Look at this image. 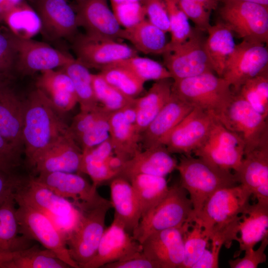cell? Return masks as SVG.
Returning a JSON list of instances; mask_svg holds the SVG:
<instances>
[{
	"label": "cell",
	"mask_w": 268,
	"mask_h": 268,
	"mask_svg": "<svg viewBox=\"0 0 268 268\" xmlns=\"http://www.w3.org/2000/svg\"><path fill=\"white\" fill-rule=\"evenodd\" d=\"M251 197V192L240 184L220 189L207 200L194 222L201 225L210 240H219L229 248L238 238L242 214Z\"/></svg>",
	"instance_id": "6da1fadb"
},
{
	"label": "cell",
	"mask_w": 268,
	"mask_h": 268,
	"mask_svg": "<svg viewBox=\"0 0 268 268\" xmlns=\"http://www.w3.org/2000/svg\"><path fill=\"white\" fill-rule=\"evenodd\" d=\"M59 113L47 96L37 88L24 101L22 140L30 166L43 150L69 134V126Z\"/></svg>",
	"instance_id": "7a4b0ae2"
},
{
	"label": "cell",
	"mask_w": 268,
	"mask_h": 268,
	"mask_svg": "<svg viewBox=\"0 0 268 268\" xmlns=\"http://www.w3.org/2000/svg\"><path fill=\"white\" fill-rule=\"evenodd\" d=\"M176 169L180 174V185L187 192L192 203L193 222L215 192L238 183L232 171L214 166L192 155H182Z\"/></svg>",
	"instance_id": "3957f363"
},
{
	"label": "cell",
	"mask_w": 268,
	"mask_h": 268,
	"mask_svg": "<svg viewBox=\"0 0 268 268\" xmlns=\"http://www.w3.org/2000/svg\"><path fill=\"white\" fill-rule=\"evenodd\" d=\"M74 204L80 210L81 216L66 243L71 258L82 268L96 253L105 229L106 216L112 204L102 197L92 202Z\"/></svg>",
	"instance_id": "277c9868"
},
{
	"label": "cell",
	"mask_w": 268,
	"mask_h": 268,
	"mask_svg": "<svg viewBox=\"0 0 268 268\" xmlns=\"http://www.w3.org/2000/svg\"><path fill=\"white\" fill-rule=\"evenodd\" d=\"M14 196L15 201L24 202L47 215L65 240L80 219V210L73 202L57 195L33 176L25 178Z\"/></svg>",
	"instance_id": "5b68a950"
},
{
	"label": "cell",
	"mask_w": 268,
	"mask_h": 268,
	"mask_svg": "<svg viewBox=\"0 0 268 268\" xmlns=\"http://www.w3.org/2000/svg\"><path fill=\"white\" fill-rule=\"evenodd\" d=\"M172 92L194 107L210 113L216 118L234 95L228 81L214 72L173 80Z\"/></svg>",
	"instance_id": "8992f818"
},
{
	"label": "cell",
	"mask_w": 268,
	"mask_h": 268,
	"mask_svg": "<svg viewBox=\"0 0 268 268\" xmlns=\"http://www.w3.org/2000/svg\"><path fill=\"white\" fill-rule=\"evenodd\" d=\"M187 192L180 185L169 187L166 196L141 217L132 235L141 243L149 235L194 222L193 205Z\"/></svg>",
	"instance_id": "52a82bcc"
},
{
	"label": "cell",
	"mask_w": 268,
	"mask_h": 268,
	"mask_svg": "<svg viewBox=\"0 0 268 268\" xmlns=\"http://www.w3.org/2000/svg\"><path fill=\"white\" fill-rule=\"evenodd\" d=\"M220 20L244 41L267 44L268 7L241 0H220Z\"/></svg>",
	"instance_id": "ba28073f"
},
{
	"label": "cell",
	"mask_w": 268,
	"mask_h": 268,
	"mask_svg": "<svg viewBox=\"0 0 268 268\" xmlns=\"http://www.w3.org/2000/svg\"><path fill=\"white\" fill-rule=\"evenodd\" d=\"M19 233L51 250L70 268H79L71 258L65 239L52 220L40 210L16 201Z\"/></svg>",
	"instance_id": "9c48e42d"
},
{
	"label": "cell",
	"mask_w": 268,
	"mask_h": 268,
	"mask_svg": "<svg viewBox=\"0 0 268 268\" xmlns=\"http://www.w3.org/2000/svg\"><path fill=\"white\" fill-rule=\"evenodd\" d=\"M216 119L242 139L245 153L268 142V119L236 93L234 92L231 102Z\"/></svg>",
	"instance_id": "30bf717a"
},
{
	"label": "cell",
	"mask_w": 268,
	"mask_h": 268,
	"mask_svg": "<svg viewBox=\"0 0 268 268\" xmlns=\"http://www.w3.org/2000/svg\"><path fill=\"white\" fill-rule=\"evenodd\" d=\"M203 32L195 28L184 43L164 53L165 67L173 80L214 72L205 48Z\"/></svg>",
	"instance_id": "8fae6325"
},
{
	"label": "cell",
	"mask_w": 268,
	"mask_h": 268,
	"mask_svg": "<svg viewBox=\"0 0 268 268\" xmlns=\"http://www.w3.org/2000/svg\"><path fill=\"white\" fill-rule=\"evenodd\" d=\"M245 149L242 139L217 120L204 141L193 154L214 166L236 172L242 163Z\"/></svg>",
	"instance_id": "7c38bea8"
},
{
	"label": "cell",
	"mask_w": 268,
	"mask_h": 268,
	"mask_svg": "<svg viewBox=\"0 0 268 268\" xmlns=\"http://www.w3.org/2000/svg\"><path fill=\"white\" fill-rule=\"evenodd\" d=\"M268 51L265 44L242 40L236 44L222 77L236 92L249 79L268 72Z\"/></svg>",
	"instance_id": "4fadbf2b"
},
{
	"label": "cell",
	"mask_w": 268,
	"mask_h": 268,
	"mask_svg": "<svg viewBox=\"0 0 268 268\" xmlns=\"http://www.w3.org/2000/svg\"><path fill=\"white\" fill-rule=\"evenodd\" d=\"M76 59L87 68L100 70L137 55V51L118 40L78 36L73 44Z\"/></svg>",
	"instance_id": "5bb4252c"
},
{
	"label": "cell",
	"mask_w": 268,
	"mask_h": 268,
	"mask_svg": "<svg viewBox=\"0 0 268 268\" xmlns=\"http://www.w3.org/2000/svg\"><path fill=\"white\" fill-rule=\"evenodd\" d=\"M217 120L213 114L195 107L168 134L163 145L172 154L192 155Z\"/></svg>",
	"instance_id": "9a60e30c"
},
{
	"label": "cell",
	"mask_w": 268,
	"mask_h": 268,
	"mask_svg": "<svg viewBox=\"0 0 268 268\" xmlns=\"http://www.w3.org/2000/svg\"><path fill=\"white\" fill-rule=\"evenodd\" d=\"M191 223L150 234L140 243L142 252L158 268H181L184 234Z\"/></svg>",
	"instance_id": "2e32d148"
},
{
	"label": "cell",
	"mask_w": 268,
	"mask_h": 268,
	"mask_svg": "<svg viewBox=\"0 0 268 268\" xmlns=\"http://www.w3.org/2000/svg\"><path fill=\"white\" fill-rule=\"evenodd\" d=\"M140 251L141 244L127 231L122 222L114 216L111 225L104 230L95 256L82 268H103Z\"/></svg>",
	"instance_id": "e0dca14e"
},
{
	"label": "cell",
	"mask_w": 268,
	"mask_h": 268,
	"mask_svg": "<svg viewBox=\"0 0 268 268\" xmlns=\"http://www.w3.org/2000/svg\"><path fill=\"white\" fill-rule=\"evenodd\" d=\"M74 58L49 45L17 38L16 66L22 73L31 74L62 67Z\"/></svg>",
	"instance_id": "ac0fdd59"
},
{
	"label": "cell",
	"mask_w": 268,
	"mask_h": 268,
	"mask_svg": "<svg viewBox=\"0 0 268 268\" xmlns=\"http://www.w3.org/2000/svg\"><path fill=\"white\" fill-rule=\"evenodd\" d=\"M77 3L78 26L85 30L86 34L119 41L122 28L109 8L107 0H81Z\"/></svg>",
	"instance_id": "d6986e66"
},
{
	"label": "cell",
	"mask_w": 268,
	"mask_h": 268,
	"mask_svg": "<svg viewBox=\"0 0 268 268\" xmlns=\"http://www.w3.org/2000/svg\"><path fill=\"white\" fill-rule=\"evenodd\" d=\"M194 108L172 92L169 100L140 134L141 149L163 145L168 134Z\"/></svg>",
	"instance_id": "ffe728a7"
},
{
	"label": "cell",
	"mask_w": 268,
	"mask_h": 268,
	"mask_svg": "<svg viewBox=\"0 0 268 268\" xmlns=\"http://www.w3.org/2000/svg\"><path fill=\"white\" fill-rule=\"evenodd\" d=\"M109 138L114 154L124 163L141 150L134 103L111 113Z\"/></svg>",
	"instance_id": "44dd1931"
},
{
	"label": "cell",
	"mask_w": 268,
	"mask_h": 268,
	"mask_svg": "<svg viewBox=\"0 0 268 268\" xmlns=\"http://www.w3.org/2000/svg\"><path fill=\"white\" fill-rule=\"evenodd\" d=\"M82 151L70 134L43 150L31 167L37 173L65 172L79 173Z\"/></svg>",
	"instance_id": "7402d4cb"
},
{
	"label": "cell",
	"mask_w": 268,
	"mask_h": 268,
	"mask_svg": "<svg viewBox=\"0 0 268 268\" xmlns=\"http://www.w3.org/2000/svg\"><path fill=\"white\" fill-rule=\"evenodd\" d=\"M234 173L238 183L247 188L257 202L268 203V142L245 153Z\"/></svg>",
	"instance_id": "603a6c76"
},
{
	"label": "cell",
	"mask_w": 268,
	"mask_h": 268,
	"mask_svg": "<svg viewBox=\"0 0 268 268\" xmlns=\"http://www.w3.org/2000/svg\"><path fill=\"white\" fill-rule=\"evenodd\" d=\"M111 113L99 104L80 110L69 126L70 135L82 151L93 147L109 137V117Z\"/></svg>",
	"instance_id": "cb8c5ba5"
},
{
	"label": "cell",
	"mask_w": 268,
	"mask_h": 268,
	"mask_svg": "<svg viewBox=\"0 0 268 268\" xmlns=\"http://www.w3.org/2000/svg\"><path fill=\"white\" fill-rule=\"evenodd\" d=\"M177 160L164 145L141 149L123 163L117 176L129 181L138 174L166 176L176 169Z\"/></svg>",
	"instance_id": "d4e9b609"
},
{
	"label": "cell",
	"mask_w": 268,
	"mask_h": 268,
	"mask_svg": "<svg viewBox=\"0 0 268 268\" xmlns=\"http://www.w3.org/2000/svg\"><path fill=\"white\" fill-rule=\"evenodd\" d=\"M35 179L57 195L73 202H92L101 197L97 188L77 173L53 172L40 173Z\"/></svg>",
	"instance_id": "484cf974"
},
{
	"label": "cell",
	"mask_w": 268,
	"mask_h": 268,
	"mask_svg": "<svg viewBox=\"0 0 268 268\" xmlns=\"http://www.w3.org/2000/svg\"><path fill=\"white\" fill-rule=\"evenodd\" d=\"M42 30L53 38H70L78 27L76 13L67 0H37Z\"/></svg>",
	"instance_id": "4316f807"
},
{
	"label": "cell",
	"mask_w": 268,
	"mask_h": 268,
	"mask_svg": "<svg viewBox=\"0 0 268 268\" xmlns=\"http://www.w3.org/2000/svg\"><path fill=\"white\" fill-rule=\"evenodd\" d=\"M24 113V101L10 87L0 92V134L23 152Z\"/></svg>",
	"instance_id": "83f0119b"
},
{
	"label": "cell",
	"mask_w": 268,
	"mask_h": 268,
	"mask_svg": "<svg viewBox=\"0 0 268 268\" xmlns=\"http://www.w3.org/2000/svg\"><path fill=\"white\" fill-rule=\"evenodd\" d=\"M110 189L115 217L124 224L129 233L138 226L141 215L139 205L131 183L117 176L110 180Z\"/></svg>",
	"instance_id": "f1b7e54d"
},
{
	"label": "cell",
	"mask_w": 268,
	"mask_h": 268,
	"mask_svg": "<svg viewBox=\"0 0 268 268\" xmlns=\"http://www.w3.org/2000/svg\"><path fill=\"white\" fill-rule=\"evenodd\" d=\"M41 72L36 82L37 88L47 96L59 113L71 110L78 102L70 77L62 69Z\"/></svg>",
	"instance_id": "f546056e"
},
{
	"label": "cell",
	"mask_w": 268,
	"mask_h": 268,
	"mask_svg": "<svg viewBox=\"0 0 268 268\" xmlns=\"http://www.w3.org/2000/svg\"><path fill=\"white\" fill-rule=\"evenodd\" d=\"M242 216L239 225L240 236L236 240L239 249L234 254V258L242 252L254 248L257 243L268 237V203L257 201L250 204Z\"/></svg>",
	"instance_id": "4dcf8cb0"
},
{
	"label": "cell",
	"mask_w": 268,
	"mask_h": 268,
	"mask_svg": "<svg viewBox=\"0 0 268 268\" xmlns=\"http://www.w3.org/2000/svg\"><path fill=\"white\" fill-rule=\"evenodd\" d=\"M171 78L156 81L147 93L135 98L134 107L136 128L142 133L170 99L172 83Z\"/></svg>",
	"instance_id": "1f68e13d"
},
{
	"label": "cell",
	"mask_w": 268,
	"mask_h": 268,
	"mask_svg": "<svg viewBox=\"0 0 268 268\" xmlns=\"http://www.w3.org/2000/svg\"><path fill=\"white\" fill-rule=\"evenodd\" d=\"M67 264L51 250L37 245L0 253V268H67Z\"/></svg>",
	"instance_id": "d6a6232c"
},
{
	"label": "cell",
	"mask_w": 268,
	"mask_h": 268,
	"mask_svg": "<svg viewBox=\"0 0 268 268\" xmlns=\"http://www.w3.org/2000/svg\"><path fill=\"white\" fill-rule=\"evenodd\" d=\"M14 193L0 205V253L15 251L33 245L31 240L20 234Z\"/></svg>",
	"instance_id": "836d02e7"
},
{
	"label": "cell",
	"mask_w": 268,
	"mask_h": 268,
	"mask_svg": "<svg viewBox=\"0 0 268 268\" xmlns=\"http://www.w3.org/2000/svg\"><path fill=\"white\" fill-rule=\"evenodd\" d=\"M207 33L205 48L213 71L222 77L226 63L234 51L236 44L232 31L219 20L211 25Z\"/></svg>",
	"instance_id": "e575fe53"
},
{
	"label": "cell",
	"mask_w": 268,
	"mask_h": 268,
	"mask_svg": "<svg viewBox=\"0 0 268 268\" xmlns=\"http://www.w3.org/2000/svg\"><path fill=\"white\" fill-rule=\"evenodd\" d=\"M165 33L145 19L132 27L122 29L120 39L130 42L137 52L163 55L168 44Z\"/></svg>",
	"instance_id": "d590c367"
},
{
	"label": "cell",
	"mask_w": 268,
	"mask_h": 268,
	"mask_svg": "<svg viewBox=\"0 0 268 268\" xmlns=\"http://www.w3.org/2000/svg\"><path fill=\"white\" fill-rule=\"evenodd\" d=\"M129 182L136 198L141 217L162 200L169 189L164 177L138 174L132 177Z\"/></svg>",
	"instance_id": "8d00e7d4"
},
{
	"label": "cell",
	"mask_w": 268,
	"mask_h": 268,
	"mask_svg": "<svg viewBox=\"0 0 268 268\" xmlns=\"http://www.w3.org/2000/svg\"><path fill=\"white\" fill-rule=\"evenodd\" d=\"M7 28L16 38L31 39L42 30L38 12L25 0L8 11L4 16Z\"/></svg>",
	"instance_id": "74e56055"
},
{
	"label": "cell",
	"mask_w": 268,
	"mask_h": 268,
	"mask_svg": "<svg viewBox=\"0 0 268 268\" xmlns=\"http://www.w3.org/2000/svg\"><path fill=\"white\" fill-rule=\"evenodd\" d=\"M61 68L72 81L80 110H86L99 105L93 88L92 73L88 68L75 58Z\"/></svg>",
	"instance_id": "f35d334b"
},
{
	"label": "cell",
	"mask_w": 268,
	"mask_h": 268,
	"mask_svg": "<svg viewBox=\"0 0 268 268\" xmlns=\"http://www.w3.org/2000/svg\"><path fill=\"white\" fill-rule=\"evenodd\" d=\"M99 73L107 83L129 97L135 98L143 90L144 82L119 64L106 67Z\"/></svg>",
	"instance_id": "ab89813d"
},
{
	"label": "cell",
	"mask_w": 268,
	"mask_h": 268,
	"mask_svg": "<svg viewBox=\"0 0 268 268\" xmlns=\"http://www.w3.org/2000/svg\"><path fill=\"white\" fill-rule=\"evenodd\" d=\"M92 85L98 104L110 113L133 105L135 98L129 97L107 83L98 73L92 74Z\"/></svg>",
	"instance_id": "60d3db41"
},
{
	"label": "cell",
	"mask_w": 268,
	"mask_h": 268,
	"mask_svg": "<svg viewBox=\"0 0 268 268\" xmlns=\"http://www.w3.org/2000/svg\"><path fill=\"white\" fill-rule=\"evenodd\" d=\"M236 93L265 118H268V74L259 75L243 84Z\"/></svg>",
	"instance_id": "b9f144b4"
},
{
	"label": "cell",
	"mask_w": 268,
	"mask_h": 268,
	"mask_svg": "<svg viewBox=\"0 0 268 268\" xmlns=\"http://www.w3.org/2000/svg\"><path fill=\"white\" fill-rule=\"evenodd\" d=\"M208 235L201 225L194 221L190 224L184 234V258L181 268H192L207 248Z\"/></svg>",
	"instance_id": "7bdbcfd3"
},
{
	"label": "cell",
	"mask_w": 268,
	"mask_h": 268,
	"mask_svg": "<svg viewBox=\"0 0 268 268\" xmlns=\"http://www.w3.org/2000/svg\"><path fill=\"white\" fill-rule=\"evenodd\" d=\"M170 23L171 40L168 42L165 52L185 42L191 35L193 28L189 19L174 0H164Z\"/></svg>",
	"instance_id": "ee69618b"
},
{
	"label": "cell",
	"mask_w": 268,
	"mask_h": 268,
	"mask_svg": "<svg viewBox=\"0 0 268 268\" xmlns=\"http://www.w3.org/2000/svg\"><path fill=\"white\" fill-rule=\"evenodd\" d=\"M116 63L130 69L144 82L148 80L171 78L170 73L165 66L149 58L136 55Z\"/></svg>",
	"instance_id": "f6af8a7d"
},
{
	"label": "cell",
	"mask_w": 268,
	"mask_h": 268,
	"mask_svg": "<svg viewBox=\"0 0 268 268\" xmlns=\"http://www.w3.org/2000/svg\"><path fill=\"white\" fill-rule=\"evenodd\" d=\"M108 159L98 156L89 149L83 151L79 173L88 175L92 181V185L97 188L118 176V173L108 165Z\"/></svg>",
	"instance_id": "bcb514c9"
},
{
	"label": "cell",
	"mask_w": 268,
	"mask_h": 268,
	"mask_svg": "<svg viewBox=\"0 0 268 268\" xmlns=\"http://www.w3.org/2000/svg\"><path fill=\"white\" fill-rule=\"evenodd\" d=\"M112 11L121 27H132L146 19V11L140 2L111 4Z\"/></svg>",
	"instance_id": "7dc6e473"
},
{
	"label": "cell",
	"mask_w": 268,
	"mask_h": 268,
	"mask_svg": "<svg viewBox=\"0 0 268 268\" xmlns=\"http://www.w3.org/2000/svg\"><path fill=\"white\" fill-rule=\"evenodd\" d=\"M17 38L7 28L0 27V73H10L16 64Z\"/></svg>",
	"instance_id": "c3c4849f"
},
{
	"label": "cell",
	"mask_w": 268,
	"mask_h": 268,
	"mask_svg": "<svg viewBox=\"0 0 268 268\" xmlns=\"http://www.w3.org/2000/svg\"><path fill=\"white\" fill-rule=\"evenodd\" d=\"M179 7L188 19L195 24V28L203 32H207L210 27L211 11L201 4L190 0H175Z\"/></svg>",
	"instance_id": "681fc988"
},
{
	"label": "cell",
	"mask_w": 268,
	"mask_h": 268,
	"mask_svg": "<svg viewBox=\"0 0 268 268\" xmlns=\"http://www.w3.org/2000/svg\"><path fill=\"white\" fill-rule=\"evenodd\" d=\"M257 250L250 248L245 250L242 258L230 260L228 264L231 268H257L267 261L265 250L268 244V237L264 238Z\"/></svg>",
	"instance_id": "f907efd6"
},
{
	"label": "cell",
	"mask_w": 268,
	"mask_h": 268,
	"mask_svg": "<svg viewBox=\"0 0 268 268\" xmlns=\"http://www.w3.org/2000/svg\"><path fill=\"white\" fill-rule=\"evenodd\" d=\"M148 20L165 33L170 32V23L164 0H144Z\"/></svg>",
	"instance_id": "816d5d0a"
},
{
	"label": "cell",
	"mask_w": 268,
	"mask_h": 268,
	"mask_svg": "<svg viewBox=\"0 0 268 268\" xmlns=\"http://www.w3.org/2000/svg\"><path fill=\"white\" fill-rule=\"evenodd\" d=\"M23 152L0 134V168L16 170L21 164Z\"/></svg>",
	"instance_id": "f5cc1de1"
},
{
	"label": "cell",
	"mask_w": 268,
	"mask_h": 268,
	"mask_svg": "<svg viewBox=\"0 0 268 268\" xmlns=\"http://www.w3.org/2000/svg\"><path fill=\"white\" fill-rule=\"evenodd\" d=\"M15 170L0 168V205L15 193L26 178L18 174Z\"/></svg>",
	"instance_id": "db71d44e"
},
{
	"label": "cell",
	"mask_w": 268,
	"mask_h": 268,
	"mask_svg": "<svg viewBox=\"0 0 268 268\" xmlns=\"http://www.w3.org/2000/svg\"><path fill=\"white\" fill-rule=\"evenodd\" d=\"M105 268H158L142 252H137L127 258L106 265Z\"/></svg>",
	"instance_id": "11a10c76"
},
{
	"label": "cell",
	"mask_w": 268,
	"mask_h": 268,
	"mask_svg": "<svg viewBox=\"0 0 268 268\" xmlns=\"http://www.w3.org/2000/svg\"><path fill=\"white\" fill-rule=\"evenodd\" d=\"M211 248L204 250L199 259L192 268H217L219 267V255L223 243L219 240L212 239Z\"/></svg>",
	"instance_id": "9f6ffc18"
},
{
	"label": "cell",
	"mask_w": 268,
	"mask_h": 268,
	"mask_svg": "<svg viewBox=\"0 0 268 268\" xmlns=\"http://www.w3.org/2000/svg\"><path fill=\"white\" fill-rule=\"evenodd\" d=\"M24 0H0V23L5 14Z\"/></svg>",
	"instance_id": "6f0895ef"
},
{
	"label": "cell",
	"mask_w": 268,
	"mask_h": 268,
	"mask_svg": "<svg viewBox=\"0 0 268 268\" xmlns=\"http://www.w3.org/2000/svg\"><path fill=\"white\" fill-rule=\"evenodd\" d=\"M198 2L203 5L207 9L212 11L216 10L220 0H190Z\"/></svg>",
	"instance_id": "680465c9"
},
{
	"label": "cell",
	"mask_w": 268,
	"mask_h": 268,
	"mask_svg": "<svg viewBox=\"0 0 268 268\" xmlns=\"http://www.w3.org/2000/svg\"><path fill=\"white\" fill-rule=\"evenodd\" d=\"M11 79L10 73H0V92L10 87Z\"/></svg>",
	"instance_id": "91938a15"
},
{
	"label": "cell",
	"mask_w": 268,
	"mask_h": 268,
	"mask_svg": "<svg viewBox=\"0 0 268 268\" xmlns=\"http://www.w3.org/2000/svg\"><path fill=\"white\" fill-rule=\"evenodd\" d=\"M144 0H110L111 4L114 3H121L125 2H142Z\"/></svg>",
	"instance_id": "94428289"
},
{
	"label": "cell",
	"mask_w": 268,
	"mask_h": 268,
	"mask_svg": "<svg viewBox=\"0 0 268 268\" xmlns=\"http://www.w3.org/2000/svg\"><path fill=\"white\" fill-rule=\"evenodd\" d=\"M248 2L258 3L264 6L268 7V0H241Z\"/></svg>",
	"instance_id": "6125c7cd"
},
{
	"label": "cell",
	"mask_w": 268,
	"mask_h": 268,
	"mask_svg": "<svg viewBox=\"0 0 268 268\" xmlns=\"http://www.w3.org/2000/svg\"><path fill=\"white\" fill-rule=\"evenodd\" d=\"M77 2H78L79 1H81V0H75Z\"/></svg>",
	"instance_id": "be15d7a7"
}]
</instances>
